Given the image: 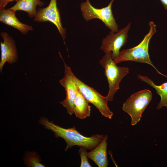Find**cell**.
I'll return each mask as SVG.
<instances>
[{
    "label": "cell",
    "mask_w": 167,
    "mask_h": 167,
    "mask_svg": "<svg viewBox=\"0 0 167 167\" xmlns=\"http://www.w3.org/2000/svg\"><path fill=\"white\" fill-rule=\"evenodd\" d=\"M39 123L45 128L54 132L55 137H61L65 140L66 143L65 151L75 145L83 147L92 150L100 143L104 137L103 135L98 134L89 137H86L77 131L75 126L69 128H62L45 117L41 118Z\"/></svg>",
    "instance_id": "cell-1"
},
{
    "label": "cell",
    "mask_w": 167,
    "mask_h": 167,
    "mask_svg": "<svg viewBox=\"0 0 167 167\" xmlns=\"http://www.w3.org/2000/svg\"><path fill=\"white\" fill-rule=\"evenodd\" d=\"M150 29L141 42L137 46L122 50L113 60L116 64L126 61L145 63L152 66L159 74L167 78V76L159 72L153 65L149 58V44L152 36L156 32V25L152 21L148 23Z\"/></svg>",
    "instance_id": "cell-2"
},
{
    "label": "cell",
    "mask_w": 167,
    "mask_h": 167,
    "mask_svg": "<svg viewBox=\"0 0 167 167\" xmlns=\"http://www.w3.org/2000/svg\"><path fill=\"white\" fill-rule=\"evenodd\" d=\"M100 61V64L105 70L109 90L106 96L109 101L113 100V96L119 89V84L123 78L129 73L128 67L117 66L112 57V52L105 53Z\"/></svg>",
    "instance_id": "cell-3"
},
{
    "label": "cell",
    "mask_w": 167,
    "mask_h": 167,
    "mask_svg": "<svg viewBox=\"0 0 167 167\" xmlns=\"http://www.w3.org/2000/svg\"><path fill=\"white\" fill-rule=\"evenodd\" d=\"M152 97L151 91L145 89L133 94L124 103L122 109L131 117L132 125H136L140 120Z\"/></svg>",
    "instance_id": "cell-4"
},
{
    "label": "cell",
    "mask_w": 167,
    "mask_h": 167,
    "mask_svg": "<svg viewBox=\"0 0 167 167\" xmlns=\"http://www.w3.org/2000/svg\"><path fill=\"white\" fill-rule=\"evenodd\" d=\"M114 0H111L106 7L97 8L93 6L89 0L80 4V8L84 18L87 21L92 19H98L101 20L111 31L116 32L118 30V26L116 22L112 10V3Z\"/></svg>",
    "instance_id": "cell-5"
},
{
    "label": "cell",
    "mask_w": 167,
    "mask_h": 167,
    "mask_svg": "<svg viewBox=\"0 0 167 167\" xmlns=\"http://www.w3.org/2000/svg\"><path fill=\"white\" fill-rule=\"evenodd\" d=\"M78 89L84 98L99 110L102 115L111 119L113 114L107 105L109 101L107 96L101 95L94 88L89 86L75 77Z\"/></svg>",
    "instance_id": "cell-6"
},
{
    "label": "cell",
    "mask_w": 167,
    "mask_h": 167,
    "mask_svg": "<svg viewBox=\"0 0 167 167\" xmlns=\"http://www.w3.org/2000/svg\"><path fill=\"white\" fill-rule=\"evenodd\" d=\"M59 54L64 63V75L59 80V82L65 89L66 97L64 100L59 103L66 109L67 113L71 115L74 113V100L79 89L75 81V75L71 67L66 64L60 53Z\"/></svg>",
    "instance_id": "cell-7"
},
{
    "label": "cell",
    "mask_w": 167,
    "mask_h": 167,
    "mask_svg": "<svg viewBox=\"0 0 167 167\" xmlns=\"http://www.w3.org/2000/svg\"><path fill=\"white\" fill-rule=\"evenodd\" d=\"M131 27V23L116 32L111 31L102 41L100 49L105 53L112 52V57L114 59L118 55L120 49L127 42L128 32Z\"/></svg>",
    "instance_id": "cell-8"
},
{
    "label": "cell",
    "mask_w": 167,
    "mask_h": 167,
    "mask_svg": "<svg viewBox=\"0 0 167 167\" xmlns=\"http://www.w3.org/2000/svg\"><path fill=\"white\" fill-rule=\"evenodd\" d=\"M34 20L40 22L48 21L52 22L57 27L63 39L65 38L66 29L62 26L56 0H50L47 6L37 9Z\"/></svg>",
    "instance_id": "cell-9"
},
{
    "label": "cell",
    "mask_w": 167,
    "mask_h": 167,
    "mask_svg": "<svg viewBox=\"0 0 167 167\" xmlns=\"http://www.w3.org/2000/svg\"><path fill=\"white\" fill-rule=\"evenodd\" d=\"M0 34L3 42H0L1 58L0 70L2 72L3 67L6 62L11 64L18 59L16 46L14 40L6 32H2Z\"/></svg>",
    "instance_id": "cell-10"
},
{
    "label": "cell",
    "mask_w": 167,
    "mask_h": 167,
    "mask_svg": "<svg viewBox=\"0 0 167 167\" xmlns=\"http://www.w3.org/2000/svg\"><path fill=\"white\" fill-rule=\"evenodd\" d=\"M15 14V11L10 8L0 9V22L18 29L23 34H26L28 31L33 30L32 26L20 22Z\"/></svg>",
    "instance_id": "cell-11"
},
{
    "label": "cell",
    "mask_w": 167,
    "mask_h": 167,
    "mask_svg": "<svg viewBox=\"0 0 167 167\" xmlns=\"http://www.w3.org/2000/svg\"><path fill=\"white\" fill-rule=\"evenodd\" d=\"M107 135L104 136L100 143L90 152H87L88 158L92 160L99 167H106L108 165L107 147Z\"/></svg>",
    "instance_id": "cell-12"
},
{
    "label": "cell",
    "mask_w": 167,
    "mask_h": 167,
    "mask_svg": "<svg viewBox=\"0 0 167 167\" xmlns=\"http://www.w3.org/2000/svg\"><path fill=\"white\" fill-rule=\"evenodd\" d=\"M89 103L78 89L74 100L73 108L74 113L76 117L83 119L90 116L91 106Z\"/></svg>",
    "instance_id": "cell-13"
},
{
    "label": "cell",
    "mask_w": 167,
    "mask_h": 167,
    "mask_svg": "<svg viewBox=\"0 0 167 167\" xmlns=\"http://www.w3.org/2000/svg\"><path fill=\"white\" fill-rule=\"evenodd\" d=\"M44 5V2L40 0H18L10 9L15 11L18 10L25 11L28 13L30 17L32 18L36 14V6H41Z\"/></svg>",
    "instance_id": "cell-14"
},
{
    "label": "cell",
    "mask_w": 167,
    "mask_h": 167,
    "mask_svg": "<svg viewBox=\"0 0 167 167\" xmlns=\"http://www.w3.org/2000/svg\"><path fill=\"white\" fill-rule=\"evenodd\" d=\"M138 78L156 90L157 93L160 96L161 100L157 109H160L164 106L167 108V82L157 85L147 76L139 75Z\"/></svg>",
    "instance_id": "cell-15"
},
{
    "label": "cell",
    "mask_w": 167,
    "mask_h": 167,
    "mask_svg": "<svg viewBox=\"0 0 167 167\" xmlns=\"http://www.w3.org/2000/svg\"><path fill=\"white\" fill-rule=\"evenodd\" d=\"M25 165L28 167H44L40 162L41 160L38 155L35 152L27 151L24 158Z\"/></svg>",
    "instance_id": "cell-16"
},
{
    "label": "cell",
    "mask_w": 167,
    "mask_h": 167,
    "mask_svg": "<svg viewBox=\"0 0 167 167\" xmlns=\"http://www.w3.org/2000/svg\"><path fill=\"white\" fill-rule=\"evenodd\" d=\"M78 152L80 155L81 162L80 167H92L88 161V157L87 155V150L85 148L83 147H80Z\"/></svg>",
    "instance_id": "cell-17"
},
{
    "label": "cell",
    "mask_w": 167,
    "mask_h": 167,
    "mask_svg": "<svg viewBox=\"0 0 167 167\" xmlns=\"http://www.w3.org/2000/svg\"><path fill=\"white\" fill-rule=\"evenodd\" d=\"M18 0H0V9L4 8L9 2Z\"/></svg>",
    "instance_id": "cell-18"
},
{
    "label": "cell",
    "mask_w": 167,
    "mask_h": 167,
    "mask_svg": "<svg viewBox=\"0 0 167 167\" xmlns=\"http://www.w3.org/2000/svg\"><path fill=\"white\" fill-rule=\"evenodd\" d=\"M165 9L167 10V0H160Z\"/></svg>",
    "instance_id": "cell-19"
}]
</instances>
